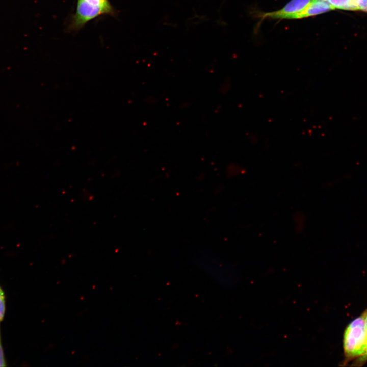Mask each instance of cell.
<instances>
[{
  "label": "cell",
  "mask_w": 367,
  "mask_h": 367,
  "mask_svg": "<svg viewBox=\"0 0 367 367\" xmlns=\"http://www.w3.org/2000/svg\"><path fill=\"white\" fill-rule=\"evenodd\" d=\"M346 361L358 359L359 363L364 361L367 350L366 335L362 315L352 321L347 327L343 340Z\"/></svg>",
  "instance_id": "6da1fadb"
},
{
  "label": "cell",
  "mask_w": 367,
  "mask_h": 367,
  "mask_svg": "<svg viewBox=\"0 0 367 367\" xmlns=\"http://www.w3.org/2000/svg\"><path fill=\"white\" fill-rule=\"evenodd\" d=\"M311 1L291 0L281 9L264 13L261 17L272 19H289L292 15L305 9Z\"/></svg>",
  "instance_id": "7a4b0ae2"
},
{
  "label": "cell",
  "mask_w": 367,
  "mask_h": 367,
  "mask_svg": "<svg viewBox=\"0 0 367 367\" xmlns=\"http://www.w3.org/2000/svg\"><path fill=\"white\" fill-rule=\"evenodd\" d=\"M333 10L332 7L325 1L312 0L310 3L299 13L291 16L289 19H296L314 16Z\"/></svg>",
  "instance_id": "3957f363"
},
{
  "label": "cell",
  "mask_w": 367,
  "mask_h": 367,
  "mask_svg": "<svg viewBox=\"0 0 367 367\" xmlns=\"http://www.w3.org/2000/svg\"><path fill=\"white\" fill-rule=\"evenodd\" d=\"M90 7L100 10L103 15L115 16L116 11L109 0H77Z\"/></svg>",
  "instance_id": "277c9868"
},
{
  "label": "cell",
  "mask_w": 367,
  "mask_h": 367,
  "mask_svg": "<svg viewBox=\"0 0 367 367\" xmlns=\"http://www.w3.org/2000/svg\"><path fill=\"white\" fill-rule=\"evenodd\" d=\"M333 9L357 10L358 8L352 0H327Z\"/></svg>",
  "instance_id": "5b68a950"
},
{
  "label": "cell",
  "mask_w": 367,
  "mask_h": 367,
  "mask_svg": "<svg viewBox=\"0 0 367 367\" xmlns=\"http://www.w3.org/2000/svg\"><path fill=\"white\" fill-rule=\"evenodd\" d=\"M6 312V297L5 293L0 285V322L5 317Z\"/></svg>",
  "instance_id": "8992f818"
},
{
  "label": "cell",
  "mask_w": 367,
  "mask_h": 367,
  "mask_svg": "<svg viewBox=\"0 0 367 367\" xmlns=\"http://www.w3.org/2000/svg\"><path fill=\"white\" fill-rule=\"evenodd\" d=\"M358 10L367 12V0H352Z\"/></svg>",
  "instance_id": "52a82bcc"
},
{
  "label": "cell",
  "mask_w": 367,
  "mask_h": 367,
  "mask_svg": "<svg viewBox=\"0 0 367 367\" xmlns=\"http://www.w3.org/2000/svg\"><path fill=\"white\" fill-rule=\"evenodd\" d=\"M1 323V322H0ZM6 362L5 358L4 350L2 345L1 333V325H0V366H6Z\"/></svg>",
  "instance_id": "ba28073f"
},
{
  "label": "cell",
  "mask_w": 367,
  "mask_h": 367,
  "mask_svg": "<svg viewBox=\"0 0 367 367\" xmlns=\"http://www.w3.org/2000/svg\"><path fill=\"white\" fill-rule=\"evenodd\" d=\"M364 320V324H365V331H366V340H367V309L365 310L363 313L362 314ZM367 360V350L366 354L364 357V361Z\"/></svg>",
  "instance_id": "9c48e42d"
},
{
  "label": "cell",
  "mask_w": 367,
  "mask_h": 367,
  "mask_svg": "<svg viewBox=\"0 0 367 367\" xmlns=\"http://www.w3.org/2000/svg\"><path fill=\"white\" fill-rule=\"evenodd\" d=\"M318 1H326L327 0H318Z\"/></svg>",
  "instance_id": "30bf717a"
}]
</instances>
